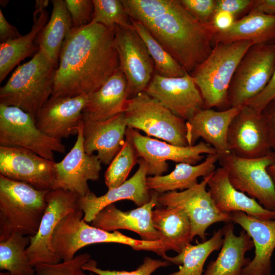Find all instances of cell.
Returning <instances> with one entry per match:
<instances>
[{
  "label": "cell",
  "instance_id": "cell-18",
  "mask_svg": "<svg viewBox=\"0 0 275 275\" xmlns=\"http://www.w3.org/2000/svg\"><path fill=\"white\" fill-rule=\"evenodd\" d=\"M145 91L185 121L204 108L201 92L193 77H167L154 73Z\"/></svg>",
  "mask_w": 275,
  "mask_h": 275
},
{
  "label": "cell",
  "instance_id": "cell-47",
  "mask_svg": "<svg viewBox=\"0 0 275 275\" xmlns=\"http://www.w3.org/2000/svg\"><path fill=\"white\" fill-rule=\"evenodd\" d=\"M235 17L224 11H216L213 17L212 23L218 31L228 30L236 21Z\"/></svg>",
  "mask_w": 275,
  "mask_h": 275
},
{
  "label": "cell",
  "instance_id": "cell-34",
  "mask_svg": "<svg viewBox=\"0 0 275 275\" xmlns=\"http://www.w3.org/2000/svg\"><path fill=\"white\" fill-rule=\"evenodd\" d=\"M30 236L14 233L0 241V269L13 275H34L35 267L28 259L26 250Z\"/></svg>",
  "mask_w": 275,
  "mask_h": 275
},
{
  "label": "cell",
  "instance_id": "cell-1",
  "mask_svg": "<svg viewBox=\"0 0 275 275\" xmlns=\"http://www.w3.org/2000/svg\"><path fill=\"white\" fill-rule=\"evenodd\" d=\"M115 30L93 22L73 28L60 53L52 96L88 95L119 69Z\"/></svg>",
  "mask_w": 275,
  "mask_h": 275
},
{
  "label": "cell",
  "instance_id": "cell-25",
  "mask_svg": "<svg viewBox=\"0 0 275 275\" xmlns=\"http://www.w3.org/2000/svg\"><path fill=\"white\" fill-rule=\"evenodd\" d=\"M127 128L124 112L104 121L83 122L86 152L92 155L97 152L101 163L109 164L125 141Z\"/></svg>",
  "mask_w": 275,
  "mask_h": 275
},
{
  "label": "cell",
  "instance_id": "cell-44",
  "mask_svg": "<svg viewBox=\"0 0 275 275\" xmlns=\"http://www.w3.org/2000/svg\"><path fill=\"white\" fill-rule=\"evenodd\" d=\"M255 0H216V12L224 11L236 16L251 10Z\"/></svg>",
  "mask_w": 275,
  "mask_h": 275
},
{
  "label": "cell",
  "instance_id": "cell-48",
  "mask_svg": "<svg viewBox=\"0 0 275 275\" xmlns=\"http://www.w3.org/2000/svg\"><path fill=\"white\" fill-rule=\"evenodd\" d=\"M250 11L275 15V0H255L254 5Z\"/></svg>",
  "mask_w": 275,
  "mask_h": 275
},
{
  "label": "cell",
  "instance_id": "cell-23",
  "mask_svg": "<svg viewBox=\"0 0 275 275\" xmlns=\"http://www.w3.org/2000/svg\"><path fill=\"white\" fill-rule=\"evenodd\" d=\"M232 223L241 226L251 237L255 256L241 275H271V256L275 249V218L261 220L242 212L230 213Z\"/></svg>",
  "mask_w": 275,
  "mask_h": 275
},
{
  "label": "cell",
  "instance_id": "cell-6",
  "mask_svg": "<svg viewBox=\"0 0 275 275\" xmlns=\"http://www.w3.org/2000/svg\"><path fill=\"white\" fill-rule=\"evenodd\" d=\"M250 41L218 42L208 57L198 65L191 75L202 95L204 108H227L228 91L237 67Z\"/></svg>",
  "mask_w": 275,
  "mask_h": 275
},
{
  "label": "cell",
  "instance_id": "cell-4",
  "mask_svg": "<svg viewBox=\"0 0 275 275\" xmlns=\"http://www.w3.org/2000/svg\"><path fill=\"white\" fill-rule=\"evenodd\" d=\"M49 190L0 175V241L14 233L31 237L37 234Z\"/></svg>",
  "mask_w": 275,
  "mask_h": 275
},
{
  "label": "cell",
  "instance_id": "cell-45",
  "mask_svg": "<svg viewBox=\"0 0 275 275\" xmlns=\"http://www.w3.org/2000/svg\"><path fill=\"white\" fill-rule=\"evenodd\" d=\"M262 113L268 126L271 150L275 152V99L265 107Z\"/></svg>",
  "mask_w": 275,
  "mask_h": 275
},
{
  "label": "cell",
  "instance_id": "cell-42",
  "mask_svg": "<svg viewBox=\"0 0 275 275\" xmlns=\"http://www.w3.org/2000/svg\"><path fill=\"white\" fill-rule=\"evenodd\" d=\"M66 7L72 22L73 28L87 24L92 21L93 2L91 0H65Z\"/></svg>",
  "mask_w": 275,
  "mask_h": 275
},
{
  "label": "cell",
  "instance_id": "cell-33",
  "mask_svg": "<svg viewBox=\"0 0 275 275\" xmlns=\"http://www.w3.org/2000/svg\"><path fill=\"white\" fill-rule=\"evenodd\" d=\"M223 243V230L215 231L212 237L202 243L187 245L175 257L163 258L171 264L180 265L178 271L169 275H203V267L209 255L221 249Z\"/></svg>",
  "mask_w": 275,
  "mask_h": 275
},
{
  "label": "cell",
  "instance_id": "cell-24",
  "mask_svg": "<svg viewBox=\"0 0 275 275\" xmlns=\"http://www.w3.org/2000/svg\"><path fill=\"white\" fill-rule=\"evenodd\" d=\"M207 186L214 205L222 213L242 212L261 220L275 217V211L264 208L255 199L236 189L231 183L227 171L222 167L209 175Z\"/></svg>",
  "mask_w": 275,
  "mask_h": 275
},
{
  "label": "cell",
  "instance_id": "cell-12",
  "mask_svg": "<svg viewBox=\"0 0 275 275\" xmlns=\"http://www.w3.org/2000/svg\"><path fill=\"white\" fill-rule=\"evenodd\" d=\"M209 175L189 189L159 195L158 205L179 207L186 213L191 224L192 240L197 236L205 241L206 231L210 226L218 222H231L230 214L219 211L207 190Z\"/></svg>",
  "mask_w": 275,
  "mask_h": 275
},
{
  "label": "cell",
  "instance_id": "cell-17",
  "mask_svg": "<svg viewBox=\"0 0 275 275\" xmlns=\"http://www.w3.org/2000/svg\"><path fill=\"white\" fill-rule=\"evenodd\" d=\"M55 162L26 149L0 146V175L39 190L51 189Z\"/></svg>",
  "mask_w": 275,
  "mask_h": 275
},
{
  "label": "cell",
  "instance_id": "cell-10",
  "mask_svg": "<svg viewBox=\"0 0 275 275\" xmlns=\"http://www.w3.org/2000/svg\"><path fill=\"white\" fill-rule=\"evenodd\" d=\"M0 146L26 149L52 161L54 152H65L62 140L40 131L33 116L18 107L2 104H0Z\"/></svg>",
  "mask_w": 275,
  "mask_h": 275
},
{
  "label": "cell",
  "instance_id": "cell-3",
  "mask_svg": "<svg viewBox=\"0 0 275 275\" xmlns=\"http://www.w3.org/2000/svg\"><path fill=\"white\" fill-rule=\"evenodd\" d=\"M56 64L40 49L0 88V104L18 107L35 118L52 96Z\"/></svg>",
  "mask_w": 275,
  "mask_h": 275
},
{
  "label": "cell",
  "instance_id": "cell-49",
  "mask_svg": "<svg viewBox=\"0 0 275 275\" xmlns=\"http://www.w3.org/2000/svg\"><path fill=\"white\" fill-rule=\"evenodd\" d=\"M49 3L48 0H36L35 5V10H45Z\"/></svg>",
  "mask_w": 275,
  "mask_h": 275
},
{
  "label": "cell",
  "instance_id": "cell-43",
  "mask_svg": "<svg viewBox=\"0 0 275 275\" xmlns=\"http://www.w3.org/2000/svg\"><path fill=\"white\" fill-rule=\"evenodd\" d=\"M274 99H275V68L267 86L259 95L248 101L244 105L259 113H262L265 107Z\"/></svg>",
  "mask_w": 275,
  "mask_h": 275
},
{
  "label": "cell",
  "instance_id": "cell-8",
  "mask_svg": "<svg viewBox=\"0 0 275 275\" xmlns=\"http://www.w3.org/2000/svg\"><path fill=\"white\" fill-rule=\"evenodd\" d=\"M275 68V43L252 45L243 55L232 78L227 108L244 105L269 83Z\"/></svg>",
  "mask_w": 275,
  "mask_h": 275
},
{
  "label": "cell",
  "instance_id": "cell-19",
  "mask_svg": "<svg viewBox=\"0 0 275 275\" xmlns=\"http://www.w3.org/2000/svg\"><path fill=\"white\" fill-rule=\"evenodd\" d=\"M88 95L72 97L51 96L35 117L38 129L52 138L61 140L77 134Z\"/></svg>",
  "mask_w": 275,
  "mask_h": 275
},
{
  "label": "cell",
  "instance_id": "cell-29",
  "mask_svg": "<svg viewBox=\"0 0 275 275\" xmlns=\"http://www.w3.org/2000/svg\"><path fill=\"white\" fill-rule=\"evenodd\" d=\"M250 41L253 44L275 43V15L250 11L236 20L230 28L217 31L212 45L218 42Z\"/></svg>",
  "mask_w": 275,
  "mask_h": 275
},
{
  "label": "cell",
  "instance_id": "cell-32",
  "mask_svg": "<svg viewBox=\"0 0 275 275\" xmlns=\"http://www.w3.org/2000/svg\"><path fill=\"white\" fill-rule=\"evenodd\" d=\"M51 2L53 8L50 18L39 34L36 43L57 65L63 44L73 25L64 1Z\"/></svg>",
  "mask_w": 275,
  "mask_h": 275
},
{
  "label": "cell",
  "instance_id": "cell-14",
  "mask_svg": "<svg viewBox=\"0 0 275 275\" xmlns=\"http://www.w3.org/2000/svg\"><path fill=\"white\" fill-rule=\"evenodd\" d=\"M115 42L119 69L127 79L128 97H133L146 90L155 73L154 64L146 44L132 25H117Z\"/></svg>",
  "mask_w": 275,
  "mask_h": 275
},
{
  "label": "cell",
  "instance_id": "cell-7",
  "mask_svg": "<svg viewBox=\"0 0 275 275\" xmlns=\"http://www.w3.org/2000/svg\"><path fill=\"white\" fill-rule=\"evenodd\" d=\"M124 113L127 127L180 146H189L186 121L145 91L127 99Z\"/></svg>",
  "mask_w": 275,
  "mask_h": 275
},
{
  "label": "cell",
  "instance_id": "cell-51",
  "mask_svg": "<svg viewBox=\"0 0 275 275\" xmlns=\"http://www.w3.org/2000/svg\"><path fill=\"white\" fill-rule=\"evenodd\" d=\"M0 275H13L8 271L1 272Z\"/></svg>",
  "mask_w": 275,
  "mask_h": 275
},
{
  "label": "cell",
  "instance_id": "cell-36",
  "mask_svg": "<svg viewBox=\"0 0 275 275\" xmlns=\"http://www.w3.org/2000/svg\"><path fill=\"white\" fill-rule=\"evenodd\" d=\"M138 154L130 141H125L117 154L109 164L104 175L108 189L116 187L124 182L134 165L138 163Z\"/></svg>",
  "mask_w": 275,
  "mask_h": 275
},
{
  "label": "cell",
  "instance_id": "cell-39",
  "mask_svg": "<svg viewBox=\"0 0 275 275\" xmlns=\"http://www.w3.org/2000/svg\"><path fill=\"white\" fill-rule=\"evenodd\" d=\"M91 259L88 253L79 254L72 259L56 264H42L35 267L34 275H95L90 272L87 274L82 266Z\"/></svg>",
  "mask_w": 275,
  "mask_h": 275
},
{
  "label": "cell",
  "instance_id": "cell-2",
  "mask_svg": "<svg viewBox=\"0 0 275 275\" xmlns=\"http://www.w3.org/2000/svg\"><path fill=\"white\" fill-rule=\"evenodd\" d=\"M172 57L191 74L210 54L217 30L193 17L176 0L166 14L144 24Z\"/></svg>",
  "mask_w": 275,
  "mask_h": 275
},
{
  "label": "cell",
  "instance_id": "cell-16",
  "mask_svg": "<svg viewBox=\"0 0 275 275\" xmlns=\"http://www.w3.org/2000/svg\"><path fill=\"white\" fill-rule=\"evenodd\" d=\"M227 143L230 152L241 158H259L270 153L269 133L262 113L243 105L230 124Z\"/></svg>",
  "mask_w": 275,
  "mask_h": 275
},
{
  "label": "cell",
  "instance_id": "cell-21",
  "mask_svg": "<svg viewBox=\"0 0 275 275\" xmlns=\"http://www.w3.org/2000/svg\"><path fill=\"white\" fill-rule=\"evenodd\" d=\"M159 195L151 191L149 202L126 211L119 209L114 203L110 204L100 210L90 224L93 227L110 232L119 229L128 230L138 234L142 240L145 241L159 240L158 233L152 221V211L158 205Z\"/></svg>",
  "mask_w": 275,
  "mask_h": 275
},
{
  "label": "cell",
  "instance_id": "cell-35",
  "mask_svg": "<svg viewBox=\"0 0 275 275\" xmlns=\"http://www.w3.org/2000/svg\"><path fill=\"white\" fill-rule=\"evenodd\" d=\"M131 25L144 42L154 64L155 72L167 77H179L187 73L142 22L131 19Z\"/></svg>",
  "mask_w": 275,
  "mask_h": 275
},
{
  "label": "cell",
  "instance_id": "cell-27",
  "mask_svg": "<svg viewBox=\"0 0 275 275\" xmlns=\"http://www.w3.org/2000/svg\"><path fill=\"white\" fill-rule=\"evenodd\" d=\"M233 223H227L222 228L221 250L216 259L209 263L203 275H241L243 268L251 262L245 254L254 247L253 241L244 230L236 235Z\"/></svg>",
  "mask_w": 275,
  "mask_h": 275
},
{
  "label": "cell",
  "instance_id": "cell-50",
  "mask_svg": "<svg viewBox=\"0 0 275 275\" xmlns=\"http://www.w3.org/2000/svg\"><path fill=\"white\" fill-rule=\"evenodd\" d=\"M267 170L275 186V161L267 167Z\"/></svg>",
  "mask_w": 275,
  "mask_h": 275
},
{
  "label": "cell",
  "instance_id": "cell-26",
  "mask_svg": "<svg viewBox=\"0 0 275 275\" xmlns=\"http://www.w3.org/2000/svg\"><path fill=\"white\" fill-rule=\"evenodd\" d=\"M128 99L127 82L119 69L99 88L88 94L83 122L104 121L124 112Z\"/></svg>",
  "mask_w": 275,
  "mask_h": 275
},
{
  "label": "cell",
  "instance_id": "cell-52",
  "mask_svg": "<svg viewBox=\"0 0 275 275\" xmlns=\"http://www.w3.org/2000/svg\"><path fill=\"white\" fill-rule=\"evenodd\" d=\"M274 218H275V217H274Z\"/></svg>",
  "mask_w": 275,
  "mask_h": 275
},
{
  "label": "cell",
  "instance_id": "cell-20",
  "mask_svg": "<svg viewBox=\"0 0 275 275\" xmlns=\"http://www.w3.org/2000/svg\"><path fill=\"white\" fill-rule=\"evenodd\" d=\"M139 168L134 174L118 186L108 189L100 196L91 192L78 198L79 208L84 213V219L90 223L96 214L106 206L120 200H128L140 207L150 201L151 192L146 183L148 167L142 158L138 160Z\"/></svg>",
  "mask_w": 275,
  "mask_h": 275
},
{
  "label": "cell",
  "instance_id": "cell-40",
  "mask_svg": "<svg viewBox=\"0 0 275 275\" xmlns=\"http://www.w3.org/2000/svg\"><path fill=\"white\" fill-rule=\"evenodd\" d=\"M170 264L169 262L165 260L145 257L143 263L134 270H111L98 267L97 261L91 259L82 266V269L97 275H151L158 268Z\"/></svg>",
  "mask_w": 275,
  "mask_h": 275
},
{
  "label": "cell",
  "instance_id": "cell-38",
  "mask_svg": "<svg viewBox=\"0 0 275 275\" xmlns=\"http://www.w3.org/2000/svg\"><path fill=\"white\" fill-rule=\"evenodd\" d=\"M176 0H121L130 19L145 24L167 13Z\"/></svg>",
  "mask_w": 275,
  "mask_h": 275
},
{
  "label": "cell",
  "instance_id": "cell-9",
  "mask_svg": "<svg viewBox=\"0 0 275 275\" xmlns=\"http://www.w3.org/2000/svg\"><path fill=\"white\" fill-rule=\"evenodd\" d=\"M275 161V152L256 158H243L232 153L218 156V162L237 190L255 199L264 208L275 211V186L267 169Z\"/></svg>",
  "mask_w": 275,
  "mask_h": 275
},
{
  "label": "cell",
  "instance_id": "cell-31",
  "mask_svg": "<svg viewBox=\"0 0 275 275\" xmlns=\"http://www.w3.org/2000/svg\"><path fill=\"white\" fill-rule=\"evenodd\" d=\"M47 22L48 13L45 10H35L29 33L0 44V82L21 61L37 52L39 47L35 41Z\"/></svg>",
  "mask_w": 275,
  "mask_h": 275
},
{
  "label": "cell",
  "instance_id": "cell-11",
  "mask_svg": "<svg viewBox=\"0 0 275 275\" xmlns=\"http://www.w3.org/2000/svg\"><path fill=\"white\" fill-rule=\"evenodd\" d=\"M126 138L132 144L139 158L146 162L148 175L150 176L162 175L167 172L168 160L195 165L204 158L203 154H216L215 149L204 141L193 146H177L143 135L129 127Z\"/></svg>",
  "mask_w": 275,
  "mask_h": 275
},
{
  "label": "cell",
  "instance_id": "cell-46",
  "mask_svg": "<svg viewBox=\"0 0 275 275\" xmlns=\"http://www.w3.org/2000/svg\"><path fill=\"white\" fill-rule=\"evenodd\" d=\"M17 29L11 24L5 17L0 9V41L1 43L20 37Z\"/></svg>",
  "mask_w": 275,
  "mask_h": 275
},
{
  "label": "cell",
  "instance_id": "cell-41",
  "mask_svg": "<svg viewBox=\"0 0 275 275\" xmlns=\"http://www.w3.org/2000/svg\"><path fill=\"white\" fill-rule=\"evenodd\" d=\"M183 7L196 19L211 23L216 12V0H179Z\"/></svg>",
  "mask_w": 275,
  "mask_h": 275
},
{
  "label": "cell",
  "instance_id": "cell-5",
  "mask_svg": "<svg viewBox=\"0 0 275 275\" xmlns=\"http://www.w3.org/2000/svg\"><path fill=\"white\" fill-rule=\"evenodd\" d=\"M83 217L84 213L79 209L64 217L55 228L51 240V248L62 261L72 259L76 253L85 246L101 243L127 245L134 250L152 251L162 257L166 255L160 240H138L117 230L105 231L89 225Z\"/></svg>",
  "mask_w": 275,
  "mask_h": 275
},
{
  "label": "cell",
  "instance_id": "cell-28",
  "mask_svg": "<svg viewBox=\"0 0 275 275\" xmlns=\"http://www.w3.org/2000/svg\"><path fill=\"white\" fill-rule=\"evenodd\" d=\"M163 207L152 211L153 227L158 233L164 252L172 250L179 254L193 240L190 221L180 208Z\"/></svg>",
  "mask_w": 275,
  "mask_h": 275
},
{
  "label": "cell",
  "instance_id": "cell-15",
  "mask_svg": "<svg viewBox=\"0 0 275 275\" xmlns=\"http://www.w3.org/2000/svg\"><path fill=\"white\" fill-rule=\"evenodd\" d=\"M101 162L97 155L87 154L84 146L83 121L76 142L64 158L55 162L51 189H63L82 197L91 193L89 181L99 179Z\"/></svg>",
  "mask_w": 275,
  "mask_h": 275
},
{
  "label": "cell",
  "instance_id": "cell-13",
  "mask_svg": "<svg viewBox=\"0 0 275 275\" xmlns=\"http://www.w3.org/2000/svg\"><path fill=\"white\" fill-rule=\"evenodd\" d=\"M79 196L63 189H50L46 194L47 206L37 234L30 236L26 253L31 265L35 267L42 264L61 262L52 252L51 240L59 222L67 214L80 209Z\"/></svg>",
  "mask_w": 275,
  "mask_h": 275
},
{
  "label": "cell",
  "instance_id": "cell-30",
  "mask_svg": "<svg viewBox=\"0 0 275 275\" xmlns=\"http://www.w3.org/2000/svg\"><path fill=\"white\" fill-rule=\"evenodd\" d=\"M218 160L217 154H208L203 161L195 165L178 163L169 174L147 177V187L149 190L159 194L189 189L198 183L199 177L204 178L212 174L216 169Z\"/></svg>",
  "mask_w": 275,
  "mask_h": 275
},
{
  "label": "cell",
  "instance_id": "cell-22",
  "mask_svg": "<svg viewBox=\"0 0 275 275\" xmlns=\"http://www.w3.org/2000/svg\"><path fill=\"white\" fill-rule=\"evenodd\" d=\"M241 106L222 111L203 108L186 121V138L189 146L202 138L212 147L218 156L231 153L228 143V131L233 119Z\"/></svg>",
  "mask_w": 275,
  "mask_h": 275
},
{
  "label": "cell",
  "instance_id": "cell-37",
  "mask_svg": "<svg viewBox=\"0 0 275 275\" xmlns=\"http://www.w3.org/2000/svg\"><path fill=\"white\" fill-rule=\"evenodd\" d=\"M93 2L91 22L99 23L109 29H115L117 25H132L131 19L121 0H93Z\"/></svg>",
  "mask_w": 275,
  "mask_h": 275
}]
</instances>
